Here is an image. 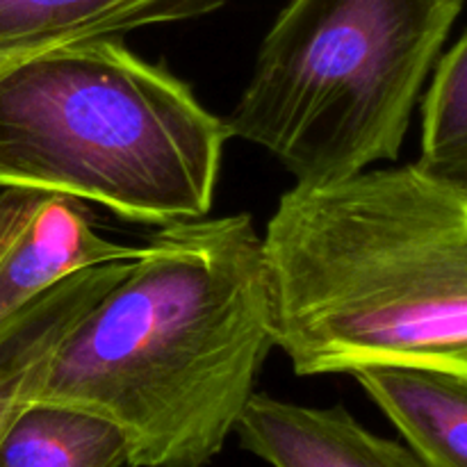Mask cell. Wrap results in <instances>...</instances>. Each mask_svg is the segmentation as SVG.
<instances>
[{
  "label": "cell",
  "mask_w": 467,
  "mask_h": 467,
  "mask_svg": "<svg viewBox=\"0 0 467 467\" xmlns=\"http://www.w3.org/2000/svg\"><path fill=\"white\" fill-rule=\"evenodd\" d=\"M128 263L85 269L0 327V438L14 415L35 400L46 368L67 333L126 274Z\"/></svg>",
  "instance_id": "obj_8"
},
{
  "label": "cell",
  "mask_w": 467,
  "mask_h": 467,
  "mask_svg": "<svg viewBox=\"0 0 467 467\" xmlns=\"http://www.w3.org/2000/svg\"><path fill=\"white\" fill-rule=\"evenodd\" d=\"M0 467H128V442L100 415L30 401L0 438Z\"/></svg>",
  "instance_id": "obj_10"
},
{
  "label": "cell",
  "mask_w": 467,
  "mask_h": 467,
  "mask_svg": "<svg viewBox=\"0 0 467 467\" xmlns=\"http://www.w3.org/2000/svg\"><path fill=\"white\" fill-rule=\"evenodd\" d=\"M36 55V53H35ZM30 57V55H16V53H0V73L5 71V68L14 67V64H18L21 59Z\"/></svg>",
  "instance_id": "obj_12"
},
{
  "label": "cell",
  "mask_w": 467,
  "mask_h": 467,
  "mask_svg": "<svg viewBox=\"0 0 467 467\" xmlns=\"http://www.w3.org/2000/svg\"><path fill=\"white\" fill-rule=\"evenodd\" d=\"M427 467H467V381L415 368L351 372Z\"/></svg>",
  "instance_id": "obj_9"
},
{
  "label": "cell",
  "mask_w": 467,
  "mask_h": 467,
  "mask_svg": "<svg viewBox=\"0 0 467 467\" xmlns=\"http://www.w3.org/2000/svg\"><path fill=\"white\" fill-rule=\"evenodd\" d=\"M415 164L467 196V32L436 64Z\"/></svg>",
  "instance_id": "obj_11"
},
{
  "label": "cell",
  "mask_w": 467,
  "mask_h": 467,
  "mask_svg": "<svg viewBox=\"0 0 467 467\" xmlns=\"http://www.w3.org/2000/svg\"><path fill=\"white\" fill-rule=\"evenodd\" d=\"M465 0H290L228 114L296 185L400 158L413 109Z\"/></svg>",
  "instance_id": "obj_4"
},
{
  "label": "cell",
  "mask_w": 467,
  "mask_h": 467,
  "mask_svg": "<svg viewBox=\"0 0 467 467\" xmlns=\"http://www.w3.org/2000/svg\"><path fill=\"white\" fill-rule=\"evenodd\" d=\"M140 254L141 246L100 235L87 201L0 187V327L67 278Z\"/></svg>",
  "instance_id": "obj_5"
},
{
  "label": "cell",
  "mask_w": 467,
  "mask_h": 467,
  "mask_svg": "<svg viewBox=\"0 0 467 467\" xmlns=\"http://www.w3.org/2000/svg\"><path fill=\"white\" fill-rule=\"evenodd\" d=\"M274 347L265 242L251 214L167 223L67 333L32 401L117 424L128 467H208Z\"/></svg>",
  "instance_id": "obj_1"
},
{
  "label": "cell",
  "mask_w": 467,
  "mask_h": 467,
  "mask_svg": "<svg viewBox=\"0 0 467 467\" xmlns=\"http://www.w3.org/2000/svg\"><path fill=\"white\" fill-rule=\"evenodd\" d=\"M228 140L226 119L121 36L0 73V187L59 192L126 222H190L213 210Z\"/></svg>",
  "instance_id": "obj_3"
},
{
  "label": "cell",
  "mask_w": 467,
  "mask_h": 467,
  "mask_svg": "<svg viewBox=\"0 0 467 467\" xmlns=\"http://www.w3.org/2000/svg\"><path fill=\"white\" fill-rule=\"evenodd\" d=\"M226 0H0V53L35 55L162 23L208 16Z\"/></svg>",
  "instance_id": "obj_7"
},
{
  "label": "cell",
  "mask_w": 467,
  "mask_h": 467,
  "mask_svg": "<svg viewBox=\"0 0 467 467\" xmlns=\"http://www.w3.org/2000/svg\"><path fill=\"white\" fill-rule=\"evenodd\" d=\"M276 347L299 377L467 381V196L418 164L295 185L263 235Z\"/></svg>",
  "instance_id": "obj_2"
},
{
  "label": "cell",
  "mask_w": 467,
  "mask_h": 467,
  "mask_svg": "<svg viewBox=\"0 0 467 467\" xmlns=\"http://www.w3.org/2000/svg\"><path fill=\"white\" fill-rule=\"evenodd\" d=\"M235 433L242 450L272 467H427L406 442L377 436L342 406L315 409L254 392Z\"/></svg>",
  "instance_id": "obj_6"
}]
</instances>
